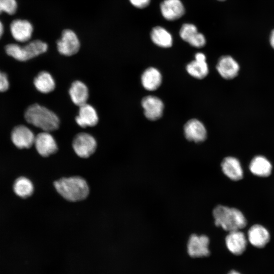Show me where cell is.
<instances>
[{
    "instance_id": "6da1fadb",
    "label": "cell",
    "mask_w": 274,
    "mask_h": 274,
    "mask_svg": "<svg viewBox=\"0 0 274 274\" xmlns=\"http://www.w3.org/2000/svg\"><path fill=\"white\" fill-rule=\"evenodd\" d=\"M57 192L70 201H78L85 199L89 194L87 182L82 177L74 176L61 178L54 183Z\"/></svg>"
},
{
    "instance_id": "7a4b0ae2",
    "label": "cell",
    "mask_w": 274,
    "mask_h": 274,
    "mask_svg": "<svg viewBox=\"0 0 274 274\" xmlns=\"http://www.w3.org/2000/svg\"><path fill=\"white\" fill-rule=\"evenodd\" d=\"M213 215L215 225L228 232L241 230L247 224L243 213L235 208L218 205L214 209Z\"/></svg>"
},
{
    "instance_id": "3957f363",
    "label": "cell",
    "mask_w": 274,
    "mask_h": 274,
    "mask_svg": "<svg viewBox=\"0 0 274 274\" xmlns=\"http://www.w3.org/2000/svg\"><path fill=\"white\" fill-rule=\"evenodd\" d=\"M24 118L28 123L44 131L55 130L59 125L58 116L51 110L38 104L27 108Z\"/></svg>"
},
{
    "instance_id": "277c9868",
    "label": "cell",
    "mask_w": 274,
    "mask_h": 274,
    "mask_svg": "<svg viewBox=\"0 0 274 274\" xmlns=\"http://www.w3.org/2000/svg\"><path fill=\"white\" fill-rule=\"evenodd\" d=\"M48 49L45 42L36 40L32 41L24 46L17 44H9L6 46L7 54L20 61H25L45 53Z\"/></svg>"
},
{
    "instance_id": "5b68a950",
    "label": "cell",
    "mask_w": 274,
    "mask_h": 274,
    "mask_svg": "<svg viewBox=\"0 0 274 274\" xmlns=\"http://www.w3.org/2000/svg\"><path fill=\"white\" fill-rule=\"evenodd\" d=\"M73 148L76 154L81 158H88L95 151L97 144L95 139L91 134L82 132L74 138Z\"/></svg>"
},
{
    "instance_id": "8992f818",
    "label": "cell",
    "mask_w": 274,
    "mask_h": 274,
    "mask_svg": "<svg viewBox=\"0 0 274 274\" xmlns=\"http://www.w3.org/2000/svg\"><path fill=\"white\" fill-rule=\"evenodd\" d=\"M58 52L65 56H72L76 54L80 47V41L76 33L71 29L62 31L61 37L56 43Z\"/></svg>"
},
{
    "instance_id": "52a82bcc",
    "label": "cell",
    "mask_w": 274,
    "mask_h": 274,
    "mask_svg": "<svg viewBox=\"0 0 274 274\" xmlns=\"http://www.w3.org/2000/svg\"><path fill=\"white\" fill-rule=\"evenodd\" d=\"M210 240L205 235L192 234L187 243V252L192 257H202L210 254Z\"/></svg>"
},
{
    "instance_id": "ba28073f",
    "label": "cell",
    "mask_w": 274,
    "mask_h": 274,
    "mask_svg": "<svg viewBox=\"0 0 274 274\" xmlns=\"http://www.w3.org/2000/svg\"><path fill=\"white\" fill-rule=\"evenodd\" d=\"M34 145L37 152L43 157L54 154L58 147L54 137L48 131H43L36 135Z\"/></svg>"
},
{
    "instance_id": "9c48e42d",
    "label": "cell",
    "mask_w": 274,
    "mask_h": 274,
    "mask_svg": "<svg viewBox=\"0 0 274 274\" xmlns=\"http://www.w3.org/2000/svg\"><path fill=\"white\" fill-rule=\"evenodd\" d=\"M36 136L27 126L20 125L15 127L11 132V140L20 149L29 148L35 142Z\"/></svg>"
},
{
    "instance_id": "30bf717a",
    "label": "cell",
    "mask_w": 274,
    "mask_h": 274,
    "mask_svg": "<svg viewBox=\"0 0 274 274\" xmlns=\"http://www.w3.org/2000/svg\"><path fill=\"white\" fill-rule=\"evenodd\" d=\"M141 104L144 109V115L148 119L155 121L161 117L164 104L159 98L155 96L148 95L143 98Z\"/></svg>"
},
{
    "instance_id": "8fae6325",
    "label": "cell",
    "mask_w": 274,
    "mask_h": 274,
    "mask_svg": "<svg viewBox=\"0 0 274 274\" xmlns=\"http://www.w3.org/2000/svg\"><path fill=\"white\" fill-rule=\"evenodd\" d=\"M10 29L14 39L17 42L24 43L31 39L33 28L28 20L17 19L12 21Z\"/></svg>"
},
{
    "instance_id": "7c38bea8",
    "label": "cell",
    "mask_w": 274,
    "mask_h": 274,
    "mask_svg": "<svg viewBox=\"0 0 274 274\" xmlns=\"http://www.w3.org/2000/svg\"><path fill=\"white\" fill-rule=\"evenodd\" d=\"M225 237V244L228 250L233 254L240 255L246 249L247 237L241 230L228 232Z\"/></svg>"
},
{
    "instance_id": "4fadbf2b",
    "label": "cell",
    "mask_w": 274,
    "mask_h": 274,
    "mask_svg": "<svg viewBox=\"0 0 274 274\" xmlns=\"http://www.w3.org/2000/svg\"><path fill=\"white\" fill-rule=\"evenodd\" d=\"M185 138L195 143L203 142L207 137L206 128L203 123L196 119L188 121L184 127Z\"/></svg>"
},
{
    "instance_id": "5bb4252c",
    "label": "cell",
    "mask_w": 274,
    "mask_h": 274,
    "mask_svg": "<svg viewBox=\"0 0 274 274\" xmlns=\"http://www.w3.org/2000/svg\"><path fill=\"white\" fill-rule=\"evenodd\" d=\"M179 33L182 39L192 46L201 48L206 45L205 37L198 31L197 27L193 24H184L180 28Z\"/></svg>"
},
{
    "instance_id": "9a60e30c",
    "label": "cell",
    "mask_w": 274,
    "mask_h": 274,
    "mask_svg": "<svg viewBox=\"0 0 274 274\" xmlns=\"http://www.w3.org/2000/svg\"><path fill=\"white\" fill-rule=\"evenodd\" d=\"M247 237L253 246L262 248L269 242L270 235L264 226L260 224H254L249 229Z\"/></svg>"
},
{
    "instance_id": "2e32d148",
    "label": "cell",
    "mask_w": 274,
    "mask_h": 274,
    "mask_svg": "<svg viewBox=\"0 0 274 274\" xmlns=\"http://www.w3.org/2000/svg\"><path fill=\"white\" fill-rule=\"evenodd\" d=\"M216 68L222 78L230 80L234 78L238 75L239 65L231 56L225 55L220 58Z\"/></svg>"
},
{
    "instance_id": "e0dca14e",
    "label": "cell",
    "mask_w": 274,
    "mask_h": 274,
    "mask_svg": "<svg viewBox=\"0 0 274 274\" xmlns=\"http://www.w3.org/2000/svg\"><path fill=\"white\" fill-rule=\"evenodd\" d=\"M160 11L164 18L168 21L178 19L185 13L184 7L180 0H164L160 4Z\"/></svg>"
},
{
    "instance_id": "ac0fdd59",
    "label": "cell",
    "mask_w": 274,
    "mask_h": 274,
    "mask_svg": "<svg viewBox=\"0 0 274 274\" xmlns=\"http://www.w3.org/2000/svg\"><path fill=\"white\" fill-rule=\"evenodd\" d=\"M223 174L229 179L237 181L243 179L244 172L239 160L232 156L224 158L221 164Z\"/></svg>"
},
{
    "instance_id": "d6986e66",
    "label": "cell",
    "mask_w": 274,
    "mask_h": 274,
    "mask_svg": "<svg viewBox=\"0 0 274 274\" xmlns=\"http://www.w3.org/2000/svg\"><path fill=\"white\" fill-rule=\"evenodd\" d=\"M77 124L81 127L94 126L98 123V117L95 109L85 104L79 107L78 115L75 118Z\"/></svg>"
},
{
    "instance_id": "ffe728a7",
    "label": "cell",
    "mask_w": 274,
    "mask_h": 274,
    "mask_svg": "<svg viewBox=\"0 0 274 274\" xmlns=\"http://www.w3.org/2000/svg\"><path fill=\"white\" fill-rule=\"evenodd\" d=\"M251 173L259 177H267L270 175L272 166L269 160L262 155L255 156L249 164Z\"/></svg>"
},
{
    "instance_id": "44dd1931",
    "label": "cell",
    "mask_w": 274,
    "mask_h": 274,
    "mask_svg": "<svg viewBox=\"0 0 274 274\" xmlns=\"http://www.w3.org/2000/svg\"><path fill=\"white\" fill-rule=\"evenodd\" d=\"M141 82L145 89L148 91L155 90L161 84V74L157 68L149 67L143 72L141 76Z\"/></svg>"
},
{
    "instance_id": "7402d4cb",
    "label": "cell",
    "mask_w": 274,
    "mask_h": 274,
    "mask_svg": "<svg viewBox=\"0 0 274 274\" xmlns=\"http://www.w3.org/2000/svg\"><path fill=\"white\" fill-rule=\"evenodd\" d=\"M69 94L74 104L80 107L87 103L89 92L87 87L83 82L76 81L71 86Z\"/></svg>"
},
{
    "instance_id": "603a6c76",
    "label": "cell",
    "mask_w": 274,
    "mask_h": 274,
    "mask_svg": "<svg viewBox=\"0 0 274 274\" xmlns=\"http://www.w3.org/2000/svg\"><path fill=\"white\" fill-rule=\"evenodd\" d=\"M36 88L43 93H48L55 87V81L51 75L47 72L39 73L33 81Z\"/></svg>"
},
{
    "instance_id": "cb8c5ba5",
    "label": "cell",
    "mask_w": 274,
    "mask_h": 274,
    "mask_svg": "<svg viewBox=\"0 0 274 274\" xmlns=\"http://www.w3.org/2000/svg\"><path fill=\"white\" fill-rule=\"evenodd\" d=\"M150 37L152 41L159 47L169 48L172 46L173 38L171 34L161 26L153 28Z\"/></svg>"
},
{
    "instance_id": "d4e9b609",
    "label": "cell",
    "mask_w": 274,
    "mask_h": 274,
    "mask_svg": "<svg viewBox=\"0 0 274 274\" xmlns=\"http://www.w3.org/2000/svg\"><path fill=\"white\" fill-rule=\"evenodd\" d=\"M13 190L18 196L26 198L32 194L34 187L29 179L26 177H21L15 180L13 185Z\"/></svg>"
},
{
    "instance_id": "484cf974",
    "label": "cell",
    "mask_w": 274,
    "mask_h": 274,
    "mask_svg": "<svg viewBox=\"0 0 274 274\" xmlns=\"http://www.w3.org/2000/svg\"><path fill=\"white\" fill-rule=\"evenodd\" d=\"M187 73L192 77L201 79L209 73V67L206 61L194 59L186 66Z\"/></svg>"
},
{
    "instance_id": "4316f807",
    "label": "cell",
    "mask_w": 274,
    "mask_h": 274,
    "mask_svg": "<svg viewBox=\"0 0 274 274\" xmlns=\"http://www.w3.org/2000/svg\"><path fill=\"white\" fill-rule=\"evenodd\" d=\"M17 9L16 0H0V14L3 12L9 15L14 14Z\"/></svg>"
},
{
    "instance_id": "83f0119b",
    "label": "cell",
    "mask_w": 274,
    "mask_h": 274,
    "mask_svg": "<svg viewBox=\"0 0 274 274\" xmlns=\"http://www.w3.org/2000/svg\"><path fill=\"white\" fill-rule=\"evenodd\" d=\"M9 87V82L7 74L0 71V92L7 91Z\"/></svg>"
},
{
    "instance_id": "f1b7e54d",
    "label": "cell",
    "mask_w": 274,
    "mask_h": 274,
    "mask_svg": "<svg viewBox=\"0 0 274 274\" xmlns=\"http://www.w3.org/2000/svg\"><path fill=\"white\" fill-rule=\"evenodd\" d=\"M129 2L134 7L143 9L147 7L150 3V0H129Z\"/></svg>"
},
{
    "instance_id": "f546056e",
    "label": "cell",
    "mask_w": 274,
    "mask_h": 274,
    "mask_svg": "<svg viewBox=\"0 0 274 274\" xmlns=\"http://www.w3.org/2000/svg\"><path fill=\"white\" fill-rule=\"evenodd\" d=\"M270 44L274 49V29L271 31L270 36Z\"/></svg>"
},
{
    "instance_id": "4dcf8cb0",
    "label": "cell",
    "mask_w": 274,
    "mask_h": 274,
    "mask_svg": "<svg viewBox=\"0 0 274 274\" xmlns=\"http://www.w3.org/2000/svg\"><path fill=\"white\" fill-rule=\"evenodd\" d=\"M4 33V26L2 22L0 21V39L2 38Z\"/></svg>"
},
{
    "instance_id": "1f68e13d",
    "label": "cell",
    "mask_w": 274,
    "mask_h": 274,
    "mask_svg": "<svg viewBox=\"0 0 274 274\" xmlns=\"http://www.w3.org/2000/svg\"><path fill=\"white\" fill-rule=\"evenodd\" d=\"M228 274H241L239 272L235 270H231Z\"/></svg>"
},
{
    "instance_id": "d6a6232c",
    "label": "cell",
    "mask_w": 274,
    "mask_h": 274,
    "mask_svg": "<svg viewBox=\"0 0 274 274\" xmlns=\"http://www.w3.org/2000/svg\"><path fill=\"white\" fill-rule=\"evenodd\" d=\"M219 1H225V0H219Z\"/></svg>"
}]
</instances>
